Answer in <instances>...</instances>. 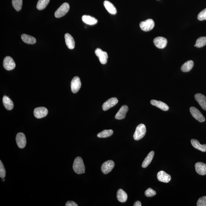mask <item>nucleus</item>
Returning a JSON list of instances; mask_svg holds the SVG:
<instances>
[{
  "instance_id": "7c9ffc66",
  "label": "nucleus",
  "mask_w": 206,
  "mask_h": 206,
  "mask_svg": "<svg viewBox=\"0 0 206 206\" xmlns=\"http://www.w3.org/2000/svg\"><path fill=\"white\" fill-rule=\"evenodd\" d=\"M12 4L13 7L17 11H20L23 5L22 0H12Z\"/></svg>"
},
{
  "instance_id": "473e14b6",
  "label": "nucleus",
  "mask_w": 206,
  "mask_h": 206,
  "mask_svg": "<svg viewBox=\"0 0 206 206\" xmlns=\"http://www.w3.org/2000/svg\"><path fill=\"white\" fill-rule=\"evenodd\" d=\"M156 192L151 188H149L145 192V195L147 197H152L155 195Z\"/></svg>"
},
{
  "instance_id": "9b49d317",
  "label": "nucleus",
  "mask_w": 206,
  "mask_h": 206,
  "mask_svg": "<svg viewBox=\"0 0 206 206\" xmlns=\"http://www.w3.org/2000/svg\"><path fill=\"white\" fill-rule=\"evenodd\" d=\"M48 113L47 109L44 107H39L34 110V114L37 119H42L46 117Z\"/></svg>"
},
{
  "instance_id": "a878e982",
  "label": "nucleus",
  "mask_w": 206,
  "mask_h": 206,
  "mask_svg": "<svg viewBox=\"0 0 206 206\" xmlns=\"http://www.w3.org/2000/svg\"><path fill=\"white\" fill-rule=\"evenodd\" d=\"M22 41L28 44H33L36 43V39L32 36L26 34H23L21 36Z\"/></svg>"
},
{
  "instance_id": "1a4fd4ad",
  "label": "nucleus",
  "mask_w": 206,
  "mask_h": 206,
  "mask_svg": "<svg viewBox=\"0 0 206 206\" xmlns=\"http://www.w3.org/2000/svg\"><path fill=\"white\" fill-rule=\"evenodd\" d=\"M81 83L80 79L78 76L73 78L71 83V89L74 93H76L80 89Z\"/></svg>"
},
{
  "instance_id": "9d476101",
  "label": "nucleus",
  "mask_w": 206,
  "mask_h": 206,
  "mask_svg": "<svg viewBox=\"0 0 206 206\" xmlns=\"http://www.w3.org/2000/svg\"><path fill=\"white\" fill-rule=\"evenodd\" d=\"M16 141L17 146L20 149H24L26 146V140L25 136L22 132L17 134Z\"/></svg>"
},
{
  "instance_id": "f8f14e48",
  "label": "nucleus",
  "mask_w": 206,
  "mask_h": 206,
  "mask_svg": "<svg viewBox=\"0 0 206 206\" xmlns=\"http://www.w3.org/2000/svg\"><path fill=\"white\" fill-rule=\"evenodd\" d=\"M119 101L117 98L113 97L108 100L107 101L104 103L102 105V109L104 111H107L110 108L114 107L117 105Z\"/></svg>"
},
{
  "instance_id": "b1692460",
  "label": "nucleus",
  "mask_w": 206,
  "mask_h": 206,
  "mask_svg": "<svg viewBox=\"0 0 206 206\" xmlns=\"http://www.w3.org/2000/svg\"><path fill=\"white\" fill-rule=\"evenodd\" d=\"M117 199L119 202H125L127 200V194L122 189H119L117 191Z\"/></svg>"
},
{
  "instance_id": "f03ea898",
  "label": "nucleus",
  "mask_w": 206,
  "mask_h": 206,
  "mask_svg": "<svg viewBox=\"0 0 206 206\" xmlns=\"http://www.w3.org/2000/svg\"><path fill=\"white\" fill-rule=\"evenodd\" d=\"M146 128L144 124H141L136 127L133 137L134 140L138 141L142 139L146 135Z\"/></svg>"
},
{
  "instance_id": "393cba45",
  "label": "nucleus",
  "mask_w": 206,
  "mask_h": 206,
  "mask_svg": "<svg viewBox=\"0 0 206 206\" xmlns=\"http://www.w3.org/2000/svg\"><path fill=\"white\" fill-rule=\"evenodd\" d=\"M154 155V151H151V152L149 153L142 163V168H146V167H147L149 165V164L152 162L153 159Z\"/></svg>"
},
{
  "instance_id": "4c0bfd02",
  "label": "nucleus",
  "mask_w": 206,
  "mask_h": 206,
  "mask_svg": "<svg viewBox=\"0 0 206 206\" xmlns=\"http://www.w3.org/2000/svg\"><path fill=\"white\" fill-rule=\"evenodd\" d=\"M5 181V179H4V178H2V181L4 182V181Z\"/></svg>"
},
{
  "instance_id": "412c9836",
  "label": "nucleus",
  "mask_w": 206,
  "mask_h": 206,
  "mask_svg": "<svg viewBox=\"0 0 206 206\" xmlns=\"http://www.w3.org/2000/svg\"><path fill=\"white\" fill-rule=\"evenodd\" d=\"M191 143L193 147L196 149L202 151V152H206V144L202 145L198 141L195 139H191Z\"/></svg>"
},
{
  "instance_id": "2f4dec72",
  "label": "nucleus",
  "mask_w": 206,
  "mask_h": 206,
  "mask_svg": "<svg viewBox=\"0 0 206 206\" xmlns=\"http://www.w3.org/2000/svg\"><path fill=\"white\" fill-rule=\"evenodd\" d=\"M6 176V171L2 162L0 161V177L4 178Z\"/></svg>"
},
{
  "instance_id": "6ab92c4d",
  "label": "nucleus",
  "mask_w": 206,
  "mask_h": 206,
  "mask_svg": "<svg viewBox=\"0 0 206 206\" xmlns=\"http://www.w3.org/2000/svg\"><path fill=\"white\" fill-rule=\"evenodd\" d=\"M65 38L67 47L70 49H74L75 47V41L72 36L69 33H66L65 35Z\"/></svg>"
},
{
  "instance_id": "f3484780",
  "label": "nucleus",
  "mask_w": 206,
  "mask_h": 206,
  "mask_svg": "<svg viewBox=\"0 0 206 206\" xmlns=\"http://www.w3.org/2000/svg\"><path fill=\"white\" fill-rule=\"evenodd\" d=\"M195 167L198 174L202 176L206 175V164L202 162H197L195 164Z\"/></svg>"
},
{
  "instance_id": "c9c22d12",
  "label": "nucleus",
  "mask_w": 206,
  "mask_h": 206,
  "mask_svg": "<svg viewBox=\"0 0 206 206\" xmlns=\"http://www.w3.org/2000/svg\"><path fill=\"white\" fill-rule=\"evenodd\" d=\"M66 206H78L77 204L72 201H69L66 203Z\"/></svg>"
},
{
  "instance_id": "e433bc0d",
  "label": "nucleus",
  "mask_w": 206,
  "mask_h": 206,
  "mask_svg": "<svg viewBox=\"0 0 206 206\" xmlns=\"http://www.w3.org/2000/svg\"><path fill=\"white\" fill-rule=\"evenodd\" d=\"M134 206H142V205H141V202L140 201H136L135 203H134Z\"/></svg>"
},
{
  "instance_id": "ddd939ff",
  "label": "nucleus",
  "mask_w": 206,
  "mask_h": 206,
  "mask_svg": "<svg viewBox=\"0 0 206 206\" xmlns=\"http://www.w3.org/2000/svg\"><path fill=\"white\" fill-rule=\"evenodd\" d=\"M167 40L166 38L162 37H158L154 38V46L159 49H163L167 46Z\"/></svg>"
},
{
  "instance_id": "72a5a7b5",
  "label": "nucleus",
  "mask_w": 206,
  "mask_h": 206,
  "mask_svg": "<svg viewBox=\"0 0 206 206\" xmlns=\"http://www.w3.org/2000/svg\"><path fill=\"white\" fill-rule=\"evenodd\" d=\"M197 19L200 21L206 20V8L199 13L198 15Z\"/></svg>"
},
{
  "instance_id": "4468645a",
  "label": "nucleus",
  "mask_w": 206,
  "mask_h": 206,
  "mask_svg": "<svg viewBox=\"0 0 206 206\" xmlns=\"http://www.w3.org/2000/svg\"><path fill=\"white\" fill-rule=\"evenodd\" d=\"M157 177L159 181L164 183H168L171 179L170 175L163 171H159L157 174Z\"/></svg>"
},
{
  "instance_id": "bb28decb",
  "label": "nucleus",
  "mask_w": 206,
  "mask_h": 206,
  "mask_svg": "<svg viewBox=\"0 0 206 206\" xmlns=\"http://www.w3.org/2000/svg\"><path fill=\"white\" fill-rule=\"evenodd\" d=\"M194 65V61L189 60L184 63L181 67V70L182 72H187L191 70Z\"/></svg>"
},
{
  "instance_id": "c756f323",
  "label": "nucleus",
  "mask_w": 206,
  "mask_h": 206,
  "mask_svg": "<svg viewBox=\"0 0 206 206\" xmlns=\"http://www.w3.org/2000/svg\"><path fill=\"white\" fill-rule=\"evenodd\" d=\"M205 45H206V37H201L198 38L194 46L198 48H201Z\"/></svg>"
},
{
  "instance_id": "c85d7f7f",
  "label": "nucleus",
  "mask_w": 206,
  "mask_h": 206,
  "mask_svg": "<svg viewBox=\"0 0 206 206\" xmlns=\"http://www.w3.org/2000/svg\"><path fill=\"white\" fill-rule=\"evenodd\" d=\"M49 2L50 0H39L36 7L37 9L39 10H43L45 9L49 4Z\"/></svg>"
},
{
  "instance_id": "cd10ccee",
  "label": "nucleus",
  "mask_w": 206,
  "mask_h": 206,
  "mask_svg": "<svg viewBox=\"0 0 206 206\" xmlns=\"http://www.w3.org/2000/svg\"><path fill=\"white\" fill-rule=\"evenodd\" d=\"M114 133L112 129L104 130L98 134L97 136L99 138H107L112 136Z\"/></svg>"
},
{
  "instance_id": "423d86ee",
  "label": "nucleus",
  "mask_w": 206,
  "mask_h": 206,
  "mask_svg": "<svg viewBox=\"0 0 206 206\" xmlns=\"http://www.w3.org/2000/svg\"><path fill=\"white\" fill-rule=\"evenodd\" d=\"M3 66L6 70H12L16 67V65L12 58L10 56H6L3 61Z\"/></svg>"
},
{
  "instance_id": "4be33fe9",
  "label": "nucleus",
  "mask_w": 206,
  "mask_h": 206,
  "mask_svg": "<svg viewBox=\"0 0 206 206\" xmlns=\"http://www.w3.org/2000/svg\"><path fill=\"white\" fill-rule=\"evenodd\" d=\"M2 101L5 107L7 110H11L14 108V103H13L11 99H10L7 96H5L3 97Z\"/></svg>"
},
{
  "instance_id": "20e7f679",
  "label": "nucleus",
  "mask_w": 206,
  "mask_h": 206,
  "mask_svg": "<svg viewBox=\"0 0 206 206\" xmlns=\"http://www.w3.org/2000/svg\"><path fill=\"white\" fill-rule=\"evenodd\" d=\"M154 23L153 20L147 19L145 21H142L140 24V27L142 30L146 32L150 31L153 29Z\"/></svg>"
},
{
  "instance_id": "a211bd4d",
  "label": "nucleus",
  "mask_w": 206,
  "mask_h": 206,
  "mask_svg": "<svg viewBox=\"0 0 206 206\" xmlns=\"http://www.w3.org/2000/svg\"><path fill=\"white\" fill-rule=\"evenodd\" d=\"M150 104L152 105L155 106V107L159 108V109L164 111L168 110L169 109V107L165 103L162 102V101L152 100L150 101Z\"/></svg>"
},
{
  "instance_id": "f704fd0d",
  "label": "nucleus",
  "mask_w": 206,
  "mask_h": 206,
  "mask_svg": "<svg viewBox=\"0 0 206 206\" xmlns=\"http://www.w3.org/2000/svg\"><path fill=\"white\" fill-rule=\"evenodd\" d=\"M197 206H206V196L200 197L198 200Z\"/></svg>"
},
{
  "instance_id": "5701e85b",
  "label": "nucleus",
  "mask_w": 206,
  "mask_h": 206,
  "mask_svg": "<svg viewBox=\"0 0 206 206\" xmlns=\"http://www.w3.org/2000/svg\"><path fill=\"white\" fill-rule=\"evenodd\" d=\"M82 20L86 24L91 25L97 24L98 22L97 20L95 18L90 16H86V15H84L82 16Z\"/></svg>"
},
{
  "instance_id": "aec40b11",
  "label": "nucleus",
  "mask_w": 206,
  "mask_h": 206,
  "mask_svg": "<svg viewBox=\"0 0 206 206\" xmlns=\"http://www.w3.org/2000/svg\"><path fill=\"white\" fill-rule=\"evenodd\" d=\"M104 5L108 12L113 15L117 14V10L116 7L110 2L105 1L104 2Z\"/></svg>"
},
{
  "instance_id": "7ed1b4c3",
  "label": "nucleus",
  "mask_w": 206,
  "mask_h": 206,
  "mask_svg": "<svg viewBox=\"0 0 206 206\" xmlns=\"http://www.w3.org/2000/svg\"><path fill=\"white\" fill-rule=\"evenodd\" d=\"M69 9V4L67 3H64L56 10L55 13V16L57 18L62 17L67 14Z\"/></svg>"
},
{
  "instance_id": "dca6fc26",
  "label": "nucleus",
  "mask_w": 206,
  "mask_h": 206,
  "mask_svg": "<svg viewBox=\"0 0 206 206\" xmlns=\"http://www.w3.org/2000/svg\"><path fill=\"white\" fill-rule=\"evenodd\" d=\"M195 98L200 107L204 110H206V97L204 95L200 93L196 94Z\"/></svg>"
},
{
  "instance_id": "39448f33",
  "label": "nucleus",
  "mask_w": 206,
  "mask_h": 206,
  "mask_svg": "<svg viewBox=\"0 0 206 206\" xmlns=\"http://www.w3.org/2000/svg\"><path fill=\"white\" fill-rule=\"evenodd\" d=\"M190 111L192 117L199 122L202 123L205 121V118L196 108L194 107H191Z\"/></svg>"
},
{
  "instance_id": "f257e3e1",
  "label": "nucleus",
  "mask_w": 206,
  "mask_h": 206,
  "mask_svg": "<svg viewBox=\"0 0 206 206\" xmlns=\"http://www.w3.org/2000/svg\"><path fill=\"white\" fill-rule=\"evenodd\" d=\"M73 168L74 172L76 174H80L84 173L85 172L83 161L81 157H78L74 159Z\"/></svg>"
},
{
  "instance_id": "0eeeda50",
  "label": "nucleus",
  "mask_w": 206,
  "mask_h": 206,
  "mask_svg": "<svg viewBox=\"0 0 206 206\" xmlns=\"http://www.w3.org/2000/svg\"><path fill=\"white\" fill-rule=\"evenodd\" d=\"M96 56L98 57L101 64H105L107 62L108 54L106 52L103 51L99 48H97L95 51Z\"/></svg>"
},
{
  "instance_id": "6e6552de",
  "label": "nucleus",
  "mask_w": 206,
  "mask_h": 206,
  "mask_svg": "<svg viewBox=\"0 0 206 206\" xmlns=\"http://www.w3.org/2000/svg\"><path fill=\"white\" fill-rule=\"evenodd\" d=\"M114 165L115 164L114 162L112 160H108L105 162L101 167V170L103 173L104 174L109 173L114 168Z\"/></svg>"
},
{
  "instance_id": "2eb2a0df",
  "label": "nucleus",
  "mask_w": 206,
  "mask_h": 206,
  "mask_svg": "<svg viewBox=\"0 0 206 206\" xmlns=\"http://www.w3.org/2000/svg\"><path fill=\"white\" fill-rule=\"evenodd\" d=\"M128 111V107L127 105L122 106L116 114L115 116V119L119 120H122L124 119L126 117V114Z\"/></svg>"
}]
</instances>
